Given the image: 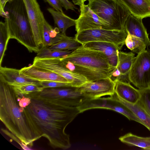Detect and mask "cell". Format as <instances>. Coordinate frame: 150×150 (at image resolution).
<instances>
[{
	"label": "cell",
	"mask_w": 150,
	"mask_h": 150,
	"mask_svg": "<svg viewBox=\"0 0 150 150\" xmlns=\"http://www.w3.org/2000/svg\"><path fill=\"white\" fill-rule=\"evenodd\" d=\"M25 96L30 98L25 108L37 139L46 138L54 149L69 148V136L65 130L80 113L77 107L68 106L61 99L43 98L32 94Z\"/></svg>",
	"instance_id": "1"
},
{
	"label": "cell",
	"mask_w": 150,
	"mask_h": 150,
	"mask_svg": "<svg viewBox=\"0 0 150 150\" xmlns=\"http://www.w3.org/2000/svg\"><path fill=\"white\" fill-rule=\"evenodd\" d=\"M20 96L5 81L0 80V119L22 145L31 147L38 140L26 113L20 107Z\"/></svg>",
	"instance_id": "2"
},
{
	"label": "cell",
	"mask_w": 150,
	"mask_h": 150,
	"mask_svg": "<svg viewBox=\"0 0 150 150\" xmlns=\"http://www.w3.org/2000/svg\"><path fill=\"white\" fill-rule=\"evenodd\" d=\"M4 18L10 38L16 40L30 52L38 53L40 49L35 42L23 0H11L6 4Z\"/></svg>",
	"instance_id": "3"
},
{
	"label": "cell",
	"mask_w": 150,
	"mask_h": 150,
	"mask_svg": "<svg viewBox=\"0 0 150 150\" xmlns=\"http://www.w3.org/2000/svg\"><path fill=\"white\" fill-rule=\"evenodd\" d=\"M87 4L100 17L115 30L125 29L130 12L120 0H89Z\"/></svg>",
	"instance_id": "4"
},
{
	"label": "cell",
	"mask_w": 150,
	"mask_h": 150,
	"mask_svg": "<svg viewBox=\"0 0 150 150\" xmlns=\"http://www.w3.org/2000/svg\"><path fill=\"white\" fill-rule=\"evenodd\" d=\"M61 58L74 64L112 73L115 68L110 64L107 58L102 52L83 45Z\"/></svg>",
	"instance_id": "5"
},
{
	"label": "cell",
	"mask_w": 150,
	"mask_h": 150,
	"mask_svg": "<svg viewBox=\"0 0 150 150\" xmlns=\"http://www.w3.org/2000/svg\"><path fill=\"white\" fill-rule=\"evenodd\" d=\"M127 34L125 29L119 30L98 29L80 31L76 33L75 37L83 45L91 42H106L115 45L120 50L125 44Z\"/></svg>",
	"instance_id": "6"
},
{
	"label": "cell",
	"mask_w": 150,
	"mask_h": 150,
	"mask_svg": "<svg viewBox=\"0 0 150 150\" xmlns=\"http://www.w3.org/2000/svg\"><path fill=\"white\" fill-rule=\"evenodd\" d=\"M80 113L94 109H104L115 111L125 116L129 120L142 123L128 107L119 100L114 94L107 98L89 99L77 107Z\"/></svg>",
	"instance_id": "7"
},
{
	"label": "cell",
	"mask_w": 150,
	"mask_h": 150,
	"mask_svg": "<svg viewBox=\"0 0 150 150\" xmlns=\"http://www.w3.org/2000/svg\"><path fill=\"white\" fill-rule=\"evenodd\" d=\"M128 77L130 82L139 90L150 87V53L148 50L135 57Z\"/></svg>",
	"instance_id": "8"
},
{
	"label": "cell",
	"mask_w": 150,
	"mask_h": 150,
	"mask_svg": "<svg viewBox=\"0 0 150 150\" xmlns=\"http://www.w3.org/2000/svg\"><path fill=\"white\" fill-rule=\"evenodd\" d=\"M31 94L43 98L61 99L68 106L73 107H78L89 99L78 90V87L72 86L44 88L40 92Z\"/></svg>",
	"instance_id": "9"
},
{
	"label": "cell",
	"mask_w": 150,
	"mask_h": 150,
	"mask_svg": "<svg viewBox=\"0 0 150 150\" xmlns=\"http://www.w3.org/2000/svg\"><path fill=\"white\" fill-rule=\"evenodd\" d=\"M32 65L57 74L66 79L72 86L78 87L88 81L86 79L67 69L60 58L35 57Z\"/></svg>",
	"instance_id": "10"
},
{
	"label": "cell",
	"mask_w": 150,
	"mask_h": 150,
	"mask_svg": "<svg viewBox=\"0 0 150 150\" xmlns=\"http://www.w3.org/2000/svg\"><path fill=\"white\" fill-rule=\"evenodd\" d=\"M79 7L80 14L76 20L75 25L77 33L90 29L115 30L108 23L97 15L87 5L83 4Z\"/></svg>",
	"instance_id": "11"
},
{
	"label": "cell",
	"mask_w": 150,
	"mask_h": 150,
	"mask_svg": "<svg viewBox=\"0 0 150 150\" xmlns=\"http://www.w3.org/2000/svg\"><path fill=\"white\" fill-rule=\"evenodd\" d=\"M116 83L108 77L88 81L78 88L85 96L89 99H93L105 96H113L115 92Z\"/></svg>",
	"instance_id": "12"
},
{
	"label": "cell",
	"mask_w": 150,
	"mask_h": 150,
	"mask_svg": "<svg viewBox=\"0 0 150 150\" xmlns=\"http://www.w3.org/2000/svg\"><path fill=\"white\" fill-rule=\"evenodd\" d=\"M23 0L35 42L40 49L42 45V32L45 18L37 0Z\"/></svg>",
	"instance_id": "13"
},
{
	"label": "cell",
	"mask_w": 150,
	"mask_h": 150,
	"mask_svg": "<svg viewBox=\"0 0 150 150\" xmlns=\"http://www.w3.org/2000/svg\"><path fill=\"white\" fill-rule=\"evenodd\" d=\"M20 73L25 77L39 82L53 81L69 83L64 77L57 74L32 64L21 68L20 69Z\"/></svg>",
	"instance_id": "14"
},
{
	"label": "cell",
	"mask_w": 150,
	"mask_h": 150,
	"mask_svg": "<svg viewBox=\"0 0 150 150\" xmlns=\"http://www.w3.org/2000/svg\"><path fill=\"white\" fill-rule=\"evenodd\" d=\"M64 66L68 70L85 77L88 81H93L108 77L111 78L112 73L92 69L73 63L60 58Z\"/></svg>",
	"instance_id": "15"
},
{
	"label": "cell",
	"mask_w": 150,
	"mask_h": 150,
	"mask_svg": "<svg viewBox=\"0 0 150 150\" xmlns=\"http://www.w3.org/2000/svg\"><path fill=\"white\" fill-rule=\"evenodd\" d=\"M83 45L86 48L101 52L107 57L111 66L115 67L117 66L120 50L115 45L106 42L94 41L86 43Z\"/></svg>",
	"instance_id": "16"
},
{
	"label": "cell",
	"mask_w": 150,
	"mask_h": 150,
	"mask_svg": "<svg viewBox=\"0 0 150 150\" xmlns=\"http://www.w3.org/2000/svg\"><path fill=\"white\" fill-rule=\"evenodd\" d=\"M142 19L131 14L126 22L125 29L127 33L141 39L148 47L150 41Z\"/></svg>",
	"instance_id": "17"
},
{
	"label": "cell",
	"mask_w": 150,
	"mask_h": 150,
	"mask_svg": "<svg viewBox=\"0 0 150 150\" xmlns=\"http://www.w3.org/2000/svg\"><path fill=\"white\" fill-rule=\"evenodd\" d=\"M20 70L0 66V79L10 84H34L40 85V82L21 75Z\"/></svg>",
	"instance_id": "18"
},
{
	"label": "cell",
	"mask_w": 150,
	"mask_h": 150,
	"mask_svg": "<svg viewBox=\"0 0 150 150\" xmlns=\"http://www.w3.org/2000/svg\"><path fill=\"white\" fill-rule=\"evenodd\" d=\"M115 92L118 97L132 104L137 103L141 96L139 89L134 87L129 83L120 81L116 83Z\"/></svg>",
	"instance_id": "19"
},
{
	"label": "cell",
	"mask_w": 150,
	"mask_h": 150,
	"mask_svg": "<svg viewBox=\"0 0 150 150\" xmlns=\"http://www.w3.org/2000/svg\"><path fill=\"white\" fill-rule=\"evenodd\" d=\"M133 15L142 19L150 17V0H120Z\"/></svg>",
	"instance_id": "20"
},
{
	"label": "cell",
	"mask_w": 150,
	"mask_h": 150,
	"mask_svg": "<svg viewBox=\"0 0 150 150\" xmlns=\"http://www.w3.org/2000/svg\"><path fill=\"white\" fill-rule=\"evenodd\" d=\"M62 35L58 28H54L45 18L44 19L42 32V48H48L57 42L61 40Z\"/></svg>",
	"instance_id": "21"
},
{
	"label": "cell",
	"mask_w": 150,
	"mask_h": 150,
	"mask_svg": "<svg viewBox=\"0 0 150 150\" xmlns=\"http://www.w3.org/2000/svg\"><path fill=\"white\" fill-rule=\"evenodd\" d=\"M47 9L52 16L55 24L63 35H66V30L68 28L75 25L76 20L67 16L63 12L51 8Z\"/></svg>",
	"instance_id": "22"
},
{
	"label": "cell",
	"mask_w": 150,
	"mask_h": 150,
	"mask_svg": "<svg viewBox=\"0 0 150 150\" xmlns=\"http://www.w3.org/2000/svg\"><path fill=\"white\" fill-rule=\"evenodd\" d=\"M114 95L119 100L132 111L141 121L142 125L150 131V115L144 108L138 102L135 104H131L118 97L115 93Z\"/></svg>",
	"instance_id": "23"
},
{
	"label": "cell",
	"mask_w": 150,
	"mask_h": 150,
	"mask_svg": "<svg viewBox=\"0 0 150 150\" xmlns=\"http://www.w3.org/2000/svg\"><path fill=\"white\" fill-rule=\"evenodd\" d=\"M135 58V54L132 52L119 51L118 63L116 68L120 71L121 76L128 75Z\"/></svg>",
	"instance_id": "24"
},
{
	"label": "cell",
	"mask_w": 150,
	"mask_h": 150,
	"mask_svg": "<svg viewBox=\"0 0 150 150\" xmlns=\"http://www.w3.org/2000/svg\"><path fill=\"white\" fill-rule=\"evenodd\" d=\"M119 139L127 144L150 150V137H139L129 133L120 137Z\"/></svg>",
	"instance_id": "25"
},
{
	"label": "cell",
	"mask_w": 150,
	"mask_h": 150,
	"mask_svg": "<svg viewBox=\"0 0 150 150\" xmlns=\"http://www.w3.org/2000/svg\"><path fill=\"white\" fill-rule=\"evenodd\" d=\"M83 45L78 41L75 37H69L63 35L61 40L48 47L51 50H74Z\"/></svg>",
	"instance_id": "26"
},
{
	"label": "cell",
	"mask_w": 150,
	"mask_h": 150,
	"mask_svg": "<svg viewBox=\"0 0 150 150\" xmlns=\"http://www.w3.org/2000/svg\"><path fill=\"white\" fill-rule=\"evenodd\" d=\"M9 85L12 87L15 92L20 97L40 92L44 88L40 86L34 84Z\"/></svg>",
	"instance_id": "27"
},
{
	"label": "cell",
	"mask_w": 150,
	"mask_h": 150,
	"mask_svg": "<svg viewBox=\"0 0 150 150\" xmlns=\"http://www.w3.org/2000/svg\"><path fill=\"white\" fill-rule=\"evenodd\" d=\"M10 36L6 22L0 23V66H1Z\"/></svg>",
	"instance_id": "28"
},
{
	"label": "cell",
	"mask_w": 150,
	"mask_h": 150,
	"mask_svg": "<svg viewBox=\"0 0 150 150\" xmlns=\"http://www.w3.org/2000/svg\"><path fill=\"white\" fill-rule=\"evenodd\" d=\"M127 33L125 44L128 48L137 54L146 50L147 46L141 39Z\"/></svg>",
	"instance_id": "29"
},
{
	"label": "cell",
	"mask_w": 150,
	"mask_h": 150,
	"mask_svg": "<svg viewBox=\"0 0 150 150\" xmlns=\"http://www.w3.org/2000/svg\"><path fill=\"white\" fill-rule=\"evenodd\" d=\"M73 51L51 50L48 48H42L37 53V57L40 58H60L68 55Z\"/></svg>",
	"instance_id": "30"
},
{
	"label": "cell",
	"mask_w": 150,
	"mask_h": 150,
	"mask_svg": "<svg viewBox=\"0 0 150 150\" xmlns=\"http://www.w3.org/2000/svg\"><path fill=\"white\" fill-rule=\"evenodd\" d=\"M139 90L141 96L138 103L150 115V87Z\"/></svg>",
	"instance_id": "31"
},
{
	"label": "cell",
	"mask_w": 150,
	"mask_h": 150,
	"mask_svg": "<svg viewBox=\"0 0 150 150\" xmlns=\"http://www.w3.org/2000/svg\"><path fill=\"white\" fill-rule=\"evenodd\" d=\"M40 85L44 88L72 86L71 83H70L63 82L53 81H46L40 82Z\"/></svg>",
	"instance_id": "32"
},
{
	"label": "cell",
	"mask_w": 150,
	"mask_h": 150,
	"mask_svg": "<svg viewBox=\"0 0 150 150\" xmlns=\"http://www.w3.org/2000/svg\"><path fill=\"white\" fill-rule=\"evenodd\" d=\"M44 0L48 3L55 10L63 12L62 8L63 6L60 0Z\"/></svg>",
	"instance_id": "33"
},
{
	"label": "cell",
	"mask_w": 150,
	"mask_h": 150,
	"mask_svg": "<svg viewBox=\"0 0 150 150\" xmlns=\"http://www.w3.org/2000/svg\"><path fill=\"white\" fill-rule=\"evenodd\" d=\"M62 6L66 10L70 9L74 11L75 9H77L74 5L68 0H60Z\"/></svg>",
	"instance_id": "34"
},
{
	"label": "cell",
	"mask_w": 150,
	"mask_h": 150,
	"mask_svg": "<svg viewBox=\"0 0 150 150\" xmlns=\"http://www.w3.org/2000/svg\"><path fill=\"white\" fill-rule=\"evenodd\" d=\"M30 98L28 96H23L20 97L19 100V104L20 107L25 108L30 103Z\"/></svg>",
	"instance_id": "35"
},
{
	"label": "cell",
	"mask_w": 150,
	"mask_h": 150,
	"mask_svg": "<svg viewBox=\"0 0 150 150\" xmlns=\"http://www.w3.org/2000/svg\"><path fill=\"white\" fill-rule=\"evenodd\" d=\"M11 0H0V15L5 18L6 16L4 8L6 3Z\"/></svg>",
	"instance_id": "36"
},
{
	"label": "cell",
	"mask_w": 150,
	"mask_h": 150,
	"mask_svg": "<svg viewBox=\"0 0 150 150\" xmlns=\"http://www.w3.org/2000/svg\"><path fill=\"white\" fill-rule=\"evenodd\" d=\"M75 5L80 6L83 4H84L85 2L89 0H72Z\"/></svg>",
	"instance_id": "37"
},
{
	"label": "cell",
	"mask_w": 150,
	"mask_h": 150,
	"mask_svg": "<svg viewBox=\"0 0 150 150\" xmlns=\"http://www.w3.org/2000/svg\"><path fill=\"white\" fill-rule=\"evenodd\" d=\"M149 47V48L148 49V50L149 51V52L150 53V45Z\"/></svg>",
	"instance_id": "38"
}]
</instances>
